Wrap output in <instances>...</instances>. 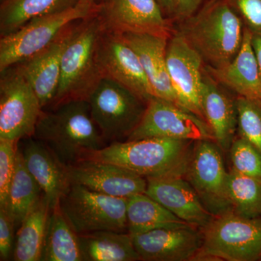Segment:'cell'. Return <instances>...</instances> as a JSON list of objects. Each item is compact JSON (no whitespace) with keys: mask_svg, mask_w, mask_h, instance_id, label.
Masks as SVG:
<instances>
[{"mask_svg":"<svg viewBox=\"0 0 261 261\" xmlns=\"http://www.w3.org/2000/svg\"><path fill=\"white\" fill-rule=\"evenodd\" d=\"M33 137L47 146L65 166L107 146L86 99H70L43 110Z\"/></svg>","mask_w":261,"mask_h":261,"instance_id":"6da1fadb","label":"cell"},{"mask_svg":"<svg viewBox=\"0 0 261 261\" xmlns=\"http://www.w3.org/2000/svg\"><path fill=\"white\" fill-rule=\"evenodd\" d=\"M194 144L162 137L115 142L84 159L115 163L146 179L185 176Z\"/></svg>","mask_w":261,"mask_h":261,"instance_id":"7a4b0ae2","label":"cell"},{"mask_svg":"<svg viewBox=\"0 0 261 261\" xmlns=\"http://www.w3.org/2000/svg\"><path fill=\"white\" fill-rule=\"evenodd\" d=\"M182 22L178 32L209 67L227 64L241 48L243 22L226 0H211Z\"/></svg>","mask_w":261,"mask_h":261,"instance_id":"3957f363","label":"cell"},{"mask_svg":"<svg viewBox=\"0 0 261 261\" xmlns=\"http://www.w3.org/2000/svg\"><path fill=\"white\" fill-rule=\"evenodd\" d=\"M105 27L97 14L75 24L61 61V80L49 107L70 99H86L102 79L97 61L98 47Z\"/></svg>","mask_w":261,"mask_h":261,"instance_id":"277c9868","label":"cell"},{"mask_svg":"<svg viewBox=\"0 0 261 261\" xmlns=\"http://www.w3.org/2000/svg\"><path fill=\"white\" fill-rule=\"evenodd\" d=\"M100 3L80 0L58 13L31 20L16 32L0 39V72L35 56L47 47L72 24L97 14Z\"/></svg>","mask_w":261,"mask_h":261,"instance_id":"5b68a950","label":"cell"},{"mask_svg":"<svg viewBox=\"0 0 261 261\" xmlns=\"http://www.w3.org/2000/svg\"><path fill=\"white\" fill-rule=\"evenodd\" d=\"M201 231L203 241L195 260L261 259V216L246 218L228 211L215 216Z\"/></svg>","mask_w":261,"mask_h":261,"instance_id":"8992f818","label":"cell"},{"mask_svg":"<svg viewBox=\"0 0 261 261\" xmlns=\"http://www.w3.org/2000/svg\"><path fill=\"white\" fill-rule=\"evenodd\" d=\"M90 113L106 141L123 142L140 123L147 102L108 78L98 82L88 99Z\"/></svg>","mask_w":261,"mask_h":261,"instance_id":"52a82bcc","label":"cell"},{"mask_svg":"<svg viewBox=\"0 0 261 261\" xmlns=\"http://www.w3.org/2000/svg\"><path fill=\"white\" fill-rule=\"evenodd\" d=\"M59 207L78 234L98 231H127V198L70 185L60 200Z\"/></svg>","mask_w":261,"mask_h":261,"instance_id":"ba28073f","label":"cell"},{"mask_svg":"<svg viewBox=\"0 0 261 261\" xmlns=\"http://www.w3.org/2000/svg\"><path fill=\"white\" fill-rule=\"evenodd\" d=\"M0 73V140L33 137L43 111L35 91L16 65Z\"/></svg>","mask_w":261,"mask_h":261,"instance_id":"9c48e42d","label":"cell"},{"mask_svg":"<svg viewBox=\"0 0 261 261\" xmlns=\"http://www.w3.org/2000/svg\"><path fill=\"white\" fill-rule=\"evenodd\" d=\"M221 149L214 140L195 142L185 177L215 216L231 210L228 174Z\"/></svg>","mask_w":261,"mask_h":261,"instance_id":"30bf717a","label":"cell"},{"mask_svg":"<svg viewBox=\"0 0 261 261\" xmlns=\"http://www.w3.org/2000/svg\"><path fill=\"white\" fill-rule=\"evenodd\" d=\"M149 137L193 142L215 141L212 130L205 120L185 108L158 97L149 99L140 123L127 141Z\"/></svg>","mask_w":261,"mask_h":261,"instance_id":"8fae6325","label":"cell"},{"mask_svg":"<svg viewBox=\"0 0 261 261\" xmlns=\"http://www.w3.org/2000/svg\"><path fill=\"white\" fill-rule=\"evenodd\" d=\"M202 63L199 53L179 32L168 39L166 65L180 106L205 120L202 105Z\"/></svg>","mask_w":261,"mask_h":261,"instance_id":"7c38bea8","label":"cell"},{"mask_svg":"<svg viewBox=\"0 0 261 261\" xmlns=\"http://www.w3.org/2000/svg\"><path fill=\"white\" fill-rule=\"evenodd\" d=\"M97 61L102 78L122 84L145 102L154 97L138 56L119 34L105 29L99 42Z\"/></svg>","mask_w":261,"mask_h":261,"instance_id":"4fadbf2b","label":"cell"},{"mask_svg":"<svg viewBox=\"0 0 261 261\" xmlns=\"http://www.w3.org/2000/svg\"><path fill=\"white\" fill-rule=\"evenodd\" d=\"M99 15L109 32L171 37L157 0H106L100 3Z\"/></svg>","mask_w":261,"mask_h":261,"instance_id":"5bb4252c","label":"cell"},{"mask_svg":"<svg viewBox=\"0 0 261 261\" xmlns=\"http://www.w3.org/2000/svg\"><path fill=\"white\" fill-rule=\"evenodd\" d=\"M70 185L87 187L92 191L128 198L145 193L147 180L126 168L94 159H83L66 166Z\"/></svg>","mask_w":261,"mask_h":261,"instance_id":"9a60e30c","label":"cell"},{"mask_svg":"<svg viewBox=\"0 0 261 261\" xmlns=\"http://www.w3.org/2000/svg\"><path fill=\"white\" fill-rule=\"evenodd\" d=\"M141 260H195L202 245L200 228L186 225L130 235Z\"/></svg>","mask_w":261,"mask_h":261,"instance_id":"2e32d148","label":"cell"},{"mask_svg":"<svg viewBox=\"0 0 261 261\" xmlns=\"http://www.w3.org/2000/svg\"><path fill=\"white\" fill-rule=\"evenodd\" d=\"M147 180L145 194L187 224L201 229L215 217L184 176Z\"/></svg>","mask_w":261,"mask_h":261,"instance_id":"e0dca14e","label":"cell"},{"mask_svg":"<svg viewBox=\"0 0 261 261\" xmlns=\"http://www.w3.org/2000/svg\"><path fill=\"white\" fill-rule=\"evenodd\" d=\"M78 22L65 29L45 49L16 64L35 91L43 109L50 106L56 97L61 80L62 57Z\"/></svg>","mask_w":261,"mask_h":261,"instance_id":"ac0fdd59","label":"cell"},{"mask_svg":"<svg viewBox=\"0 0 261 261\" xmlns=\"http://www.w3.org/2000/svg\"><path fill=\"white\" fill-rule=\"evenodd\" d=\"M119 34L138 56L152 87L154 97L181 107L166 65V49L170 38L132 33Z\"/></svg>","mask_w":261,"mask_h":261,"instance_id":"d6986e66","label":"cell"},{"mask_svg":"<svg viewBox=\"0 0 261 261\" xmlns=\"http://www.w3.org/2000/svg\"><path fill=\"white\" fill-rule=\"evenodd\" d=\"M21 149L25 167L40 187L50 208H54L70 186L66 166L34 137L27 138Z\"/></svg>","mask_w":261,"mask_h":261,"instance_id":"ffe728a7","label":"cell"},{"mask_svg":"<svg viewBox=\"0 0 261 261\" xmlns=\"http://www.w3.org/2000/svg\"><path fill=\"white\" fill-rule=\"evenodd\" d=\"M252 34L244 30L243 44L227 64L207 70L215 80L234 91L239 97L261 105V75L252 44Z\"/></svg>","mask_w":261,"mask_h":261,"instance_id":"44dd1931","label":"cell"},{"mask_svg":"<svg viewBox=\"0 0 261 261\" xmlns=\"http://www.w3.org/2000/svg\"><path fill=\"white\" fill-rule=\"evenodd\" d=\"M202 105L205 121L212 130L215 142L223 152H228L238 126L236 100L233 101L205 73Z\"/></svg>","mask_w":261,"mask_h":261,"instance_id":"7402d4cb","label":"cell"},{"mask_svg":"<svg viewBox=\"0 0 261 261\" xmlns=\"http://www.w3.org/2000/svg\"><path fill=\"white\" fill-rule=\"evenodd\" d=\"M84 261L141 260L129 233L98 231L79 234Z\"/></svg>","mask_w":261,"mask_h":261,"instance_id":"603a6c76","label":"cell"},{"mask_svg":"<svg viewBox=\"0 0 261 261\" xmlns=\"http://www.w3.org/2000/svg\"><path fill=\"white\" fill-rule=\"evenodd\" d=\"M41 261H84L79 234L58 205L48 219Z\"/></svg>","mask_w":261,"mask_h":261,"instance_id":"cb8c5ba5","label":"cell"},{"mask_svg":"<svg viewBox=\"0 0 261 261\" xmlns=\"http://www.w3.org/2000/svg\"><path fill=\"white\" fill-rule=\"evenodd\" d=\"M127 231L130 235L155 228L190 225L145 193L127 198Z\"/></svg>","mask_w":261,"mask_h":261,"instance_id":"d4e9b609","label":"cell"},{"mask_svg":"<svg viewBox=\"0 0 261 261\" xmlns=\"http://www.w3.org/2000/svg\"><path fill=\"white\" fill-rule=\"evenodd\" d=\"M51 208L44 195L20 224L13 250L15 261H41Z\"/></svg>","mask_w":261,"mask_h":261,"instance_id":"484cf974","label":"cell"},{"mask_svg":"<svg viewBox=\"0 0 261 261\" xmlns=\"http://www.w3.org/2000/svg\"><path fill=\"white\" fill-rule=\"evenodd\" d=\"M80 0H4L0 6V35L16 32L31 20L70 8Z\"/></svg>","mask_w":261,"mask_h":261,"instance_id":"4316f807","label":"cell"},{"mask_svg":"<svg viewBox=\"0 0 261 261\" xmlns=\"http://www.w3.org/2000/svg\"><path fill=\"white\" fill-rule=\"evenodd\" d=\"M42 195L40 187L25 167L22 149L18 142L16 167L10 185L8 202L5 207L14 220L15 226L21 224Z\"/></svg>","mask_w":261,"mask_h":261,"instance_id":"83f0119b","label":"cell"},{"mask_svg":"<svg viewBox=\"0 0 261 261\" xmlns=\"http://www.w3.org/2000/svg\"><path fill=\"white\" fill-rule=\"evenodd\" d=\"M227 189L233 213L243 217H260V181L231 170L228 174Z\"/></svg>","mask_w":261,"mask_h":261,"instance_id":"f1b7e54d","label":"cell"},{"mask_svg":"<svg viewBox=\"0 0 261 261\" xmlns=\"http://www.w3.org/2000/svg\"><path fill=\"white\" fill-rule=\"evenodd\" d=\"M240 137L261 153V105L242 97L236 99Z\"/></svg>","mask_w":261,"mask_h":261,"instance_id":"f546056e","label":"cell"},{"mask_svg":"<svg viewBox=\"0 0 261 261\" xmlns=\"http://www.w3.org/2000/svg\"><path fill=\"white\" fill-rule=\"evenodd\" d=\"M232 171L261 181V153L243 137L235 138L229 151Z\"/></svg>","mask_w":261,"mask_h":261,"instance_id":"4dcf8cb0","label":"cell"},{"mask_svg":"<svg viewBox=\"0 0 261 261\" xmlns=\"http://www.w3.org/2000/svg\"><path fill=\"white\" fill-rule=\"evenodd\" d=\"M18 142L0 140V207H6L16 167Z\"/></svg>","mask_w":261,"mask_h":261,"instance_id":"1f68e13d","label":"cell"},{"mask_svg":"<svg viewBox=\"0 0 261 261\" xmlns=\"http://www.w3.org/2000/svg\"><path fill=\"white\" fill-rule=\"evenodd\" d=\"M253 35L261 37V0H226Z\"/></svg>","mask_w":261,"mask_h":261,"instance_id":"d6a6232c","label":"cell"},{"mask_svg":"<svg viewBox=\"0 0 261 261\" xmlns=\"http://www.w3.org/2000/svg\"><path fill=\"white\" fill-rule=\"evenodd\" d=\"M14 220L5 207H0V260L13 258L14 250Z\"/></svg>","mask_w":261,"mask_h":261,"instance_id":"836d02e7","label":"cell"},{"mask_svg":"<svg viewBox=\"0 0 261 261\" xmlns=\"http://www.w3.org/2000/svg\"><path fill=\"white\" fill-rule=\"evenodd\" d=\"M209 1L211 0H173V16L183 21L195 15Z\"/></svg>","mask_w":261,"mask_h":261,"instance_id":"e575fe53","label":"cell"},{"mask_svg":"<svg viewBox=\"0 0 261 261\" xmlns=\"http://www.w3.org/2000/svg\"><path fill=\"white\" fill-rule=\"evenodd\" d=\"M252 44L261 75V37L252 34Z\"/></svg>","mask_w":261,"mask_h":261,"instance_id":"d590c367","label":"cell"},{"mask_svg":"<svg viewBox=\"0 0 261 261\" xmlns=\"http://www.w3.org/2000/svg\"><path fill=\"white\" fill-rule=\"evenodd\" d=\"M157 2L164 14L167 13L168 15H173V13H174L173 0H157Z\"/></svg>","mask_w":261,"mask_h":261,"instance_id":"8d00e7d4","label":"cell"},{"mask_svg":"<svg viewBox=\"0 0 261 261\" xmlns=\"http://www.w3.org/2000/svg\"><path fill=\"white\" fill-rule=\"evenodd\" d=\"M105 1H106V0H96V2H97V3H104Z\"/></svg>","mask_w":261,"mask_h":261,"instance_id":"74e56055","label":"cell"},{"mask_svg":"<svg viewBox=\"0 0 261 261\" xmlns=\"http://www.w3.org/2000/svg\"><path fill=\"white\" fill-rule=\"evenodd\" d=\"M4 1V0H1V2Z\"/></svg>","mask_w":261,"mask_h":261,"instance_id":"f35d334b","label":"cell"}]
</instances>
